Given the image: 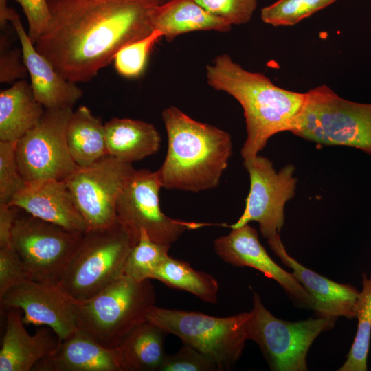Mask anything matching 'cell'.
<instances>
[{
    "mask_svg": "<svg viewBox=\"0 0 371 371\" xmlns=\"http://www.w3.org/2000/svg\"><path fill=\"white\" fill-rule=\"evenodd\" d=\"M9 205L69 230L85 232L89 229L65 181L27 183Z\"/></svg>",
    "mask_w": 371,
    "mask_h": 371,
    "instance_id": "obj_17",
    "label": "cell"
},
{
    "mask_svg": "<svg viewBox=\"0 0 371 371\" xmlns=\"http://www.w3.org/2000/svg\"><path fill=\"white\" fill-rule=\"evenodd\" d=\"M45 108L30 83L19 80L0 91V141L16 143L40 122Z\"/></svg>",
    "mask_w": 371,
    "mask_h": 371,
    "instance_id": "obj_22",
    "label": "cell"
},
{
    "mask_svg": "<svg viewBox=\"0 0 371 371\" xmlns=\"http://www.w3.org/2000/svg\"><path fill=\"white\" fill-rule=\"evenodd\" d=\"M17 207L0 205V248L11 246L12 231L18 217Z\"/></svg>",
    "mask_w": 371,
    "mask_h": 371,
    "instance_id": "obj_37",
    "label": "cell"
},
{
    "mask_svg": "<svg viewBox=\"0 0 371 371\" xmlns=\"http://www.w3.org/2000/svg\"><path fill=\"white\" fill-rule=\"evenodd\" d=\"M109 155L132 163L156 153L161 135L153 124L139 120L113 117L104 124Z\"/></svg>",
    "mask_w": 371,
    "mask_h": 371,
    "instance_id": "obj_23",
    "label": "cell"
},
{
    "mask_svg": "<svg viewBox=\"0 0 371 371\" xmlns=\"http://www.w3.org/2000/svg\"><path fill=\"white\" fill-rule=\"evenodd\" d=\"M6 326L0 350V371H30L58 346L60 339L50 328L34 335L25 328L18 308L7 310Z\"/></svg>",
    "mask_w": 371,
    "mask_h": 371,
    "instance_id": "obj_19",
    "label": "cell"
},
{
    "mask_svg": "<svg viewBox=\"0 0 371 371\" xmlns=\"http://www.w3.org/2000/svg\"><path fill=\"white\" fill-rule=\"evenodd\" d=\"M250 315L249 311L221 317L153 306L147 320L203 354L216 363L218 370H229L240 358L248 340Z\"/></svg>",
    "mask_w": 371,
    "mask_h": 371,
    "instance_id": "obj_7",
    "label": "cell"
},
{
    "mask_svg": "<svg viewBox=\"0 0 371 371\" xmlns=\"http://www.w3.org/2000/svg\"><path fill=\"white\" fill-rule=\"evenodd\" d=\"M22 8L28 23L27 34L34 45L50 21L47 0H15Z\"/></svg>",
    "mask_w": 371,
    "mask_h": 371,
    "instance_id": "obj_36",
    "label": "cell"
},
{
    "mask_svg": "<svg viewBox=\"0 0 371 371\" xmlns=\"http://www.w3.org/2000/svg\"><path fill=\"white\" fill-rule=\"evenodd\" d=\"M11 23L21 44L24 63L36 100L45 109L73 107L83 92L76 83L64 78L35 48L16 12Z\"/></svg>",
    "mask_w": 371,
    "mask_h": 371,
    "instance_id": "obj_18",
    "label": "cell"
},
{
    "mask_svg": "<svg viewBox=\"0 0 371 371\" xmlns=\"http://www.w3.org/2000/svg\"><path fill=\"white\" fill-rule=\"evenodd\" d=\"M30 279L24 265L12 246L0 248V296L16 284Z\"/></svg>",
    "mask_w": 371,
    "mask_h": 371,
    "instance_id": "obj_35",
    "label": "cell"
},
{
    "mask_svg": "<svg viewBox=\"0 0 371 371\" xmlns=\"http://www.w3.org/2000/svg\"><path fill=\"white\" fill-rule=\"evenodd\" d=\"M70 155L79 167L88 166L109 155L104 124L85 106L73 112L67 129Z\"/></svg>",
    "mask_w": 371,
    "mask_h": 371,
    "instance_id": "obj_25",
    "label": "cell"
},
{
    "mask_svg": "<svg viewBox=\"0 0 371 371\" xmlns=\"http://www.w3.org/2000/svg\"><path fill=\"white\" fill-rule=\"evenodd\" d=\"M161 117L168 147L156 172L162 188L198 192L217 187L232 153L231 135L176 106L164 109Z\"/></svg>",
    "mask_w": 371,
    "mask_h": 371,
    "instance_id": "obj_3",
    "label": "cell"
},
{
    "mask_svg": "<svg viewBox=\"0 0 371 371\" xmlns=\"http://www.w3.org/2000/svg\"><path fill=\"white\" fill-rule=\"evenodd\" d=\"M73 112V107L45 109L38 124L16 142L19 170L27 183L65 181L79 168L67 142Z\"/></svg>",
    "mask_w": 371,
    "mask_h": 371,
    "instance_id": "obj_10",
    "label": "cell"
},
{
    "mask_svg": "<svg viewBox=\"0 0 371 371\" xmlns=\"http://www.w3.org/2000/svg\"><path fill=\"white\" fill-rule=\"evenodd\" d=\"M337 0H278L262 8L261 20L274 27L292 26Z\"/></svg>",
    "mask_w": 371,
    "mask_h": 371,
    "instance_id": "obj_29",
    "label": "cell"
},
{
    "mask_svg": "<svg viewBox=\"0 0 371 371\" xmlns=\"http://www.w3.org/2000/svg\"><path fill=\"white\" fill-rule=\"evenodd\" d=\"M162 185L156 171L135 170L122 190L115 205L117 222L134 244L142 231L154 241L171 245L186 231L214 225L172 218L161 210L159 193Z\"/></svg>",
    "mask_w": 371,
    "mask_h": 371,
    "instance_id": "obj_9",
    "label": "cell"
},
{
    "mask_svg": "<svg viewBox=\"0 0 371 371\" xmlns=\"http://www.w3.org/2000/svg\"><path fill=\"white\" fill-rule=\"evenodd\" d=\"M159 371H214L217 366L193 347L183 344L176 353L166 355Z\"/></svg>",
    "mask_w": 371,
    "mask_h": 371,
    "instance_id": "obj_33",
    "label": "cell"
},
{
    "mask_svg": "<svg viewBox=\"0 0 371 371\" xmlns=\"http://www.w3.org/2000/svg\"><path fill=\"white\" fill-rule=\"evenodd\" d=\"M153 30H159L168 42L192 32H227L232 25L211 14L194 0H168L155 9Z\"/></svg>",
    "mask_w": 371,
    "mask_h": 371,
    "instance_id": "obj_21",
    "label": "cell"
},
{
    "mask_svg": "<svg viewBox=\"0 0 371 371\" xmlns=\"http://www.w3.org/2000/svg\"><path fill=\"white\" fill-rule=\"evenodd\" d=\"M8 35L0 36V82L14 83L28 74L21 49H12Z\"/></svg>",
    "mask_w": 371,
    "mask_h": 371,
    "instance_id": "obj_34",
    "label": "cell"
},
{
    "mask_svg": "<svg viewBox=\"0 0 371 371\" xmlns=\"http://www.w3.org/2000/svg\"><path fill=\"white\" fill-rule=\"evenodd\" d=\"M156 279L168 287L187 291L204 302L218 301L219 285L211 274L194 269L181 260L170 256L155 272Z\"/></svg>",
    "mask_w": 371,
    "mask_h": 371,
    "instance_id": "obj_26",
    "label": "cell"
},
{
    "mask_svg": "<svg viewBox=\"0 0 371 371\" xmlns=\"http://www.w3.org/2000/svg\"><path fill=\"white\" fill-rule=\"evenodd\" d=\"M325 146H345L371 155V104L343 98L321 85L306 92L303 109L291 131Z\"/></svg>",
    "mask_w": 371,
    "mask_h": 371,
    "instance_id": "obj_6",
    "label": "cell"
},
{
    "mask_svg": "<svg viewBox=\"0 0 371 371\" xmlns=\"http://www.w3.org/2000/svg\"><path fill=\"white\" fill-rule=\"evenodd\" d=\"M166 1H168V0H161L162 3H164V2Z\"/></svg>",
    "mask_w": 371,
    "mask_h": 371,
    "instance_id": "obj_39",
    "label": "cell"
},
{
    "mask_svg": "<svg viewBox=\"0 0 371 371\" xmlns=\"http://www.w3.org/2000/svg\"><path fill=\"white\" fill-rule=\"evenodd\" d=\"M34 371H123L116 348L102 346L77 329L60 340L56 348L38 361Z\"/></svg>",
    "mask_w": 371,
    "mask_h": 371,
    "instance_id": "obj_20",
    "label": "cell"
},
{
    "mask_svg": "<svg viewBox=\"0 0 371 371\" xmlns=\"http://www.w3.org/2000/svg\"><path fill=\"white\" fill-rule=\"evenodd\" d=\"M161 38L162 34L154 30L149 35L122 47L113 61L117 72L128 78L139 76L145 69L153 47Z\"/></svg>",
    "mask_w": 371,
    "mask_h": 371,
    "instance_id": "obj_30",
    "label": "cell"
},
{
    "mask_svg": "<svg viewBox=\"0 0 371 371\" xmlns=\"http://www.w3.org/2000/svg\"><path fill=\"white\" fill-rule=\"evenodd\" d=\"M205 71L208 85L233 97L243 109L247 132L240 150L243 160L258 155L274 135L293 131L306 93L278 87L263 74L245 69L227 54L216 56Z\"/></svg>",
    "mask_w": 371,
    "mask_h": 371,
    "instance_id": "obj_2",
    "label": "cell"
},
{
    "mask_svg": "<svg viewBox=\"0 0 371 371\" xmlns=\"http://www.w3.org/2000/svg\"><path fill=\"white\" fill-rule=\"evenodd\" d=\"M84 232L69 230L31 215L17 217L11 246L30 279L57 283Z\"/></svg>",
    "mask_w": 371,
    "mask_h": 371,
    "instance_id": "obj_11",
    "label": "cell"
},
{
    "mask_svg": "<svg viewBox=\"0 0 371 371\" xmlns=\"http://www.w3.org/2000/svg\"><path fill=\"white\" fill-rule=\"evenodd\" d=\"M243 165L249 175L250 189L242 215L229 227L256 221L267 240L280 235L284 223L285 204L295 193V167L289 164L276 172L268 158L258 155L244 160Z\"/></svg>",
    "mask_w": 371,
    "mask_h": 371,
    "instance_id": "obj_12",
    "label": "cell"
},
{
    "mask_svg": "<svg viewBox=\"0 0 371 371\" xmlns=\"http://www.w3.org/2000/svg\"><path fill=\"white\" fill-rule=\"evenodd\" d=\"M211 14L229 25H240L250 21L258 0H194Z\"/></svg>",
    "mask_w": 371,
    "mask_h": 371,
    "instance_id": "obj_32",
    "label": "cell"
},
{
    "mask_svg": "<svg viewBox=\"0 0 371 371\" xmlns=\"http://www.w3.org/2000/svg\"><path fill=\"white\" fill-rule=\"evenodd\" d=\"M170 246L153 240L142 230L139 240L126 258L124 275L138 281L153 279L155 272L170 257Z\"/></svg>",
    "mask_w": 371,
    "mask_h": 371,
    "instance_id": "obj_28",
    "label": "cell"
},
{
    "mask_svg": "<svg viewBox=\"0 0 371 371\" xmlns=\"http://www.w3.org/2000/svg\"><path fill=\"white\" fill-rule=\"evenodd\" d=\"M135 170L132 163L107 155L88 166L79 167L65 180L89 229L117 223V198Z\"/></svg>",
    "mask_w": 371,
    "mask_h": 371,
    "instance_id": "obj_13",
    "label": "cell"
},
{
    "mask_svg": "<svg viewBox=\"0 0 371 371\" xmlns=\"http://www.w3.org/2000/svg\"><path fill=\"white\" fill-rule=\"evenodd\" d=\"M16 12L8 7V0H0V28L5 30Z\"/></svg>",
    "mask_w": 371,
    "mask_h": 371,
    "instance_id": "obj_38",
    "label": "cell"
},
{
    "mask_svg": "<svg viewBox=\"0 0 371 371\" xmlns=\"http://www.w3.org/2000/svg\"><path fill=\"white\" fill-rule=\"evenodd\" d=\"M362 290L355 304L357 329L347 359L338 371H366L371 337V274H362Z\"/></svg>",
    "mask_w": 371,
    "mask_h": 371,
    "instance_id": "obj_27",
    "label": "cell"
},
{
    "mask_svg": "<svg viewBox=\"0 0 371 371\" xmlns=\"http://www.w3.org/2000/svg\"><path fill=\"white\" fill-rule=\"evenodd\" d=\"M15 147L14 142L0 141V205H9L27 183L19 170Z\"/></svg>",
    "mask_w": 371,
    "mask_h": 371,
    "instance_id": "obj_31",
    "label": "cell"
},
{
    "mask_svg": "<svg viewBox=\"0 0 371 371\" xmlns=\"http://www.w3.org/2000/svg\"><path fill=\"white\" fill-rule=\"evenodd\" d=\"M253 308L247 324L248 340L256 342L272 371H306V357L314 340L333 328L337 318L289 322L275 317L253 291Z\"/></svg>",
    "mask_w": 371,
    "mask_h": 371,
    "instance_id": "obj_8",
    "label": "cell"
},
{
    "mask_svg": "<svg viewBox=\"0 0 371 371\" xmlns=\"http://www.w3.org/2000/svg\"><path fill=\"white\" fill-rule=\"evenodd\" d=\"M167 333L148 320L133 328L116 348L123 371L159 370L166 355Z\"/></svg>",
    "mask_w": 371,
    "mask_h": 371,
    "instance_id": "obj_24",
    "label": "cell"
},
{
    "mask_svg": "<svg viewBox=\"0 0 371 371\" xmlns=\"http://www.w3.org/2000/svg\"><path fill=\"white\" fill-rule=\"evenodd\" d=\"M214 249L223 261L249 267L276 281L297 304L313 310L314 301L292 273L277 265L260 243L257 231L249 224L233 228L214 241Z\"/></svg>",
    "mask_w": 371,
    "mask_h": 371,
    "instance_id": "obj_15",
    "label": "cell"
},
{
    "mask_svg": "<svg viewBox=\"0 0 371 371\" xmlns=\"http://www.w3.org/2000/svg\"><path fill=\"white\" fill-rule=\"evenodd\" d=\"M50 21L34 43L66 80L86 82L124 46L149 35L161 0H47Z\"/></svg>",
    "mask_w": 371,
    "mask_h": 371,
    "instance_id": "obj_1",
    "label": "cell"
},
{
    "mask_svg": "<svg viewBox=\"0 0 371 371\" xmlns=\"http://www.w3.org/2000/svg\"><path fill=\"white\" fill-rule=\"evenodd\" d=\"M135 245L117 222L89 229L56 284L76 302L88 300L124 276L126 258Z\"/></svg>",
    "mask_w": 371,
    "mask_h": 371,
    "instance_id": "obj_5",
    "label": "cell"
},
{
    "mask_svg": "<svg viewBox=\"0 0 371 371\" xmlns=\"http://www.w3.org/2000/svg\"><path fill=\"white\" fill-rule=\"evenodd\" d=\"M150 280L123 276L92 298L77 303V329L108 348H116L155 306Z\"/></svg>",
    "mask_w": 371,
    "mask_h": 371,
    "instance_id": "obj_4",
    "label": "cell"
},
{
    "mask_svg": "<svg viewBox=\"0 0 371 371\" xmlns=\"http://www.w3.org/2000/svg\"><path fill=\"white\" fill-rule=\"evenodd\" d=\"M267 243L313 298L316 317L355 318V304L359 293L355 287L331 280L298 262L287 253L280 235L268 239Z\"/></svg>",
    "mask_w": 371,
    "mask_h": 371,
    "instance_id": "obj_16",
    "label": "cell"
},
{
    "mask_svg": "<svg viewBox=\"0 0 371 371\" xmlns=\"http://www.w3.org/2000/svg\"><path fill=\"white\" fill-rule=\"evenodd\" d=\"M1 308H18L25 324L46 326L64 340L76 330L77 303L56 283L27 279L0 296Z\"/></svg>",
    "mask_w": 371,
    "mask_h": 371,
    "instance_id": "obj_14",
    "label": "cell"
}]
</instances>
